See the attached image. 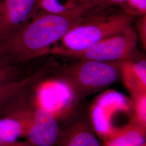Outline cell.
<instances>
[{
    "label": "cell",
    "mask_w": 146,
    "mask_h": 146,
    "mask_svg": "<svg viewBox=\"0 0 146 146\" xmlns=\"http://www.w3.org/2000/svg\"><path fill=\"white\" fill-rule=\"evenodd\" d=\"M87 13H41L0 42V61L11 64L26 63L50 53L52 45L84 20Z\"/></svg>",
    "instance_id": "1"
},
{
    "label": "cell",
    "mask_w": 146,
    "mask_h": 146,
    "mask_svg": "<svg viewBox=\"0 0 146 146\" xmlns=\"http://www.w3.org/2000/svg\"><path fill=\"white\" fill-rule=\"evenodd\" d=\"M122 61L78 60L58 68L55 74L70 89L75 98L83 99L110 87L119 80Z\"/></svg>",
    "instance_id": "2"
},
{
    "label": "cell",
    "mask_w": 146,
    "mask_h": 146,
    "mask_svg": "<svg viewBox=\"0 0 146 146\" xmlns=\"http://www.w3.org/2000/svg\"><path fill=\"white\" fill-rule=\"evenodd\" d=\"M134 16L125 12L110 15L89 14L72 28L60 40L64 49L83 50L131 27Z\"/></svg>",
    "instance_id": "3"
},
{
    "label": "cell",
    "mask_w": 146,
    "mask_h": 146,
    "mask_svg": "<svg viewBox=\"0 0 146 146\" xmlns=\"http://www.w3.org/2000/svg\"><path fill=\"white\" fill-rule=\"evenodd\" d=\"M137 35L132 26L123 32L108 37L81 50L73 51L61 47L52 48L51 54L78 60L101 62L121 61L135 57Z\"/></svg>",
    "instance_id": "4"
},
{
    "label": "cell",
    "mask_w": 146,
    "mask_h": 146,
    "mask_svg": "<svg viewBox=\"0 0 146 146\" xmlns=\"http://www.w3.org/2000/svg\"><path fill=\"white\" fill-rule=\"evenodd\" d=\"M40 0H0V42L28 22Z\"/></svg>",
    "instance_id": "5"
},
{
    "label": "cell",
    "mask_w": 146,
    "mask_h": 146,
    "mask_svg": "<svg viewBox=\"0 0 146 146\" xmlns=\"http://www.w3.org/2000/svg\"><path fill=\"white\" fill-rule=\"evenodd\" d=\"M60 134L58 121L52 112L41 106L34 108L26 136L28 143L34 146H56Z\"/></svg>",
    "instance_id": "6"
},
{
    "label": "cell",
    "mask_w": 146,
    "mask_h": 146,
    "mask_svg": "<svg viewBox=\"0 0 146 146\" xmlns=\"http://www.w3.org/2000/svg\"><path fill=\"white\" fill-rule=\"evenodd\" d=\"M34 108L24 102L0 117V144H7L26 136L33 121Z\"/></svg>",
    "instance_id": "7"
},
{
    "label": "cell",
    "mask_w": 146,
    "mask_h": 146,
    "mask_svg": "<svg viewBox=\"0 0 146 146\" xmlns=\"http://www.w3.org/2000/svg\"><path fill=\"white\" fill-rule=\"evenodd\" d=\"M56 146H101L88 119L78 116L63 132Z\"/></svg>",
    "instance_id": "8"
},
{
    "label": "cell",
    "mask_w": 146,
    "mask_h": 146,
    "mask_svg": "<svg viewBox=\"0 0 146 146\" xmlns=\"http://www.w3.org/2000/svg\"><path fill=\"white\" fill-rule=\"evenodd\" d=\"M42 74L39 72L28 77L21 78L15 82L0 88V111L9 113L22 100L32 86L40 81Z\"/></svg>",
    "instance_id": "9"
},
{
    "label": "cell",
    "mask_w": 146,
    "mask_h": 146,
    "mask_svg": "<svg viewBox=\"0 0 146 146\" xmlns=\"http://www.w3.org/2000/svg\"><path fill=\"white\" fill-rule=\"evenodd\" d=\"M121 78L131 93V98L146 94V62L145 59L134 58L123 61Z\"/></svg>",
    "instance_id": "10"
},
{
    "label": "cell",
    "mask_w": 146,
    "mask_h": 146,
    "mask_svg": "<svg viewBox=\"0 0 146 146\" xmlns=\"http://www.w3.org/2000/svg\"><path fill=\"white\" fill-rule=\"evenodd\" d=\"M104 146H143L146 143V127L131 120L121 129H115L103 137Z\"/></svg>",
    "instance_id": "11"
},
{
    "label": "cell",
    "mask_w": 146,
    "mask_h": 146,
    "mask_svg": "<svg viewBox=\"0 0 146 146\" xmlns=\"http://www.w3.org/2000/svg\"><path fill=\"white\" fill-rule=\"evenodd\" d=\"M99 0H40L39 7L46 13L68 15L88 12Z\"/></svg>",
    "instance_id": "12"
},
{
    "label": "cell",
    "mask_w": 146,
    "mask_h": 146,
    "mask_svg": "<svg viewBox=\"0 0 146 146\" xmlns=\"http://www.w3.org/2000/svg\"><path fill=\"white\" fill-rule=\"evenodd\" d=\"M134 115L132 121L140 125L146 126V94H142L132 98Z\"/></svg>",
    "instance_id": "13"
},
{
    "label": "cell",
    "mask_w": 146,
    "mask_h": 146,
    "mask_svg": "<svg viewBox=\"0 0 146 146\" xmlns=\"http://www.w3.org/2000/svg\"><path fill=\"white\" fill-rule=\"evenodd\" d=\"M19 70L8 63L0 61V88L20 80Z\"/></svg>",
    "instance_id": "14"
},
{
    "label": "cell",
    "mask_w": 146,
    "mask_h": 146,
    "mask_svg": "<svg viewBox=\"0 0 146 146\" xmlns=\"http://www.w3.org/2000/svg\"><path fill=\"white\" fill-rule=\"evenodd\" d=\"M121 5L125 13L130 15H146V0H126Z\"/></svg>",
    "instance_id": "15"
},
{
    "label": "cell",
    "mask_w": 146,
    "mask_h": 146,
    "mask_svg": "<svg viewBox=\"0 0 146 146\" xmlns=\"http://www.w3.org/2000/svg\"><path fill=\"white\" fill-rule=\"evenodd\" d=\"M137 31L143 47L146 49V15L142 16L137 22Z\"/></svg>",
    "instance_id": "16"
},
{
    "label": "cell",
    "mask_w": 146,
    "mask_h": 146,
    "mask_svg": "<svg viewBox=\"0 0 146 146\" xmlns=\"http://www.w3.org/2000/svg\"><path fill=\"white\" fill-rule=\"evenodd\" d=\"M126 0H99L98 5H122Z\"/></svg>",
    "instance_id": "17"
},
{
    "label": "cell",
    "mask_w": 146,
    "mask_h": 146,
    "mask_svg": "<svg viewBox=\"0 0 146 146\" xmlns=\"http://www.w3.org/2000/svg\"><path fill=\"white\" fill-rule=\"evenodd\" d=\"M3 146H34L31 145L29 143L27 142H22L20 141H16L12 143H7V144H0Z\"/></svg>",
    "instance_id": "18"
},
{
    "label": "cell",
    "mask_w": 146,
    "mask_h": 146,
    "mask_svg": "<svg viewBox=\"0 0 146 146\" xmlns=\"http://www.w3.org/2000/svg\"><path fill=\"white\" fill-rule=\"evenodd\" d=\"M0 146H3L2 145H0Z\"/></svg>",
    "instance_id": "19"
},
{
    "label": "cell",
    "mask_w": 146,
    "mask_h": 146,
    "mask_svg": "<svg viewBox=\"0 0 146 146\" xmlns=\"http://www.w3.org/2000/svg\"><path fill=\"white\" fill-rule=\"evenodd\" d=\"M146 146V145H144V146Z\"/></svg>",
    "instance_id": "20"
}]
</instances>
